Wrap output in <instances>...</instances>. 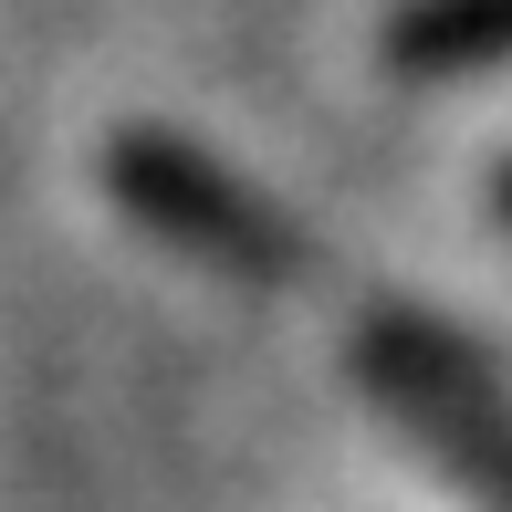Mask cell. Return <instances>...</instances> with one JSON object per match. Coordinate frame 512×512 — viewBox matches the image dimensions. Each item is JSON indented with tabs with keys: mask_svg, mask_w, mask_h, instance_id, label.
I'll use <instances>...</instances> for the list:
<instances>
[{
	"mask_svg": "<svg viewBox=\"0 0 512 512\" xmlns=\"http://www.w3.org/2000/svg\"><path fill=\"white\" fill-rule=\"evenodd\" d=\"M356 366H366V387L471 481L481 512H512V398L450 324L439 314H366Z\"/></svg>",
	"mask_w": 512,
	"mask_h": 512,
	"instance_id": "7a4b0ae2",
	"label": "cell"
},
{
	"mask_svg": "<svg viewBox=\"0 0 512 512\" xmlns=\"http://www.w3.org/2000/svg\"><path fill=\"white\" fill-rule=\"evenodd\" d=\"M387 63L418 74V84L512 63V0H398L387 11Z\"/></svg>",
	"mask_w": 512,
	"mask_h": 512,
	"instance_id": "3957f363",
	"label": "cell"
},
{
	"mask_svg": "<svg viewBox=\"0 0 512 512\" xmlns=\"http://www.w3.org/2000/svg\"><path fill=\"white\" fill-rule=\"evenodd\" d=\"M492 209H502V220H512V157H502V168H492Z\"/></svg>",
	"mask_w": 512,
	"mask_h": 512,
	"instance_id": "277c9868",
	"label": "cell"
},
{
	"mask_svg": "<svg viewBox=\"0 0 512 512\" xmlns=\"http://www.w3.org/2000/svg\"><path fill=\"white\" fill-rule=\"evenodd\" d=\"M105 189H115V209H126L136 230H157L168 251L230 272V283H293V272H304V230L262 189H241L209 147H189V136L126 126L105 147Z\"/></svg>",
	"mask_w": 512,
	"mask_h": 512,
	"instance_id": "6da1fadb",
	"label": "cell"
}]
</instances>
